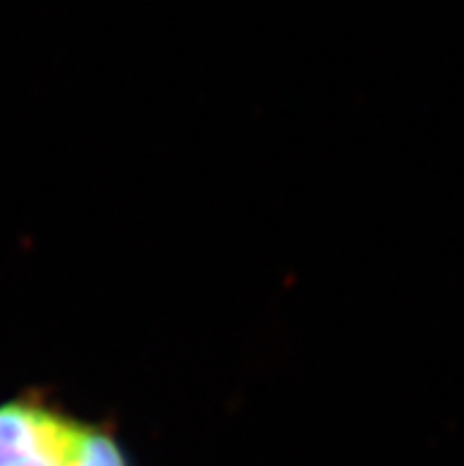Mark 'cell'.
I'll return each instance as SVG.
<instances>
[{"mask_svg":"<svg viewBox=\"0 0 464 466\" xmlns=\"http://www.w3.org/2000/svg\"><path fill=\"white\" fill-rule=\"evenodd\" d=\"M65 424L50 410L31 402L0 405V466H15L41 448Z\"/></svg>","mask_w":464,"mask_h":466,"instance_id":"obj_1","label":"cell"},{"mask_svg":"<svg viewBox=\"0 0 464 466\" xmlns=\"http://www.w3.org/2000/svg\"><path fill=\"white\" fill-rule=\"evenodd\" d=\"M69 466H129V461L109 433L98 429H77Z\"/></svg>","mask_w":464,"mask_h":466,"instance_id":"obj_2","label":"cell"},{"mask_svg":"<svg viewBox=\"0 0 464 466\" xmlns=\"http://www.w3.org/2000/svg\"><path fill=\"white\" fill-rule=\"evenodd\" d=\"M74 433H77V426H71L65 421L53 436L47 438L41 448L34 450L24 460H19L15 466H69Z\"/></svg>","mask_w":464,"mask_h":466,"instance_id":"obj_3","label":"cell"}]
</instances>
